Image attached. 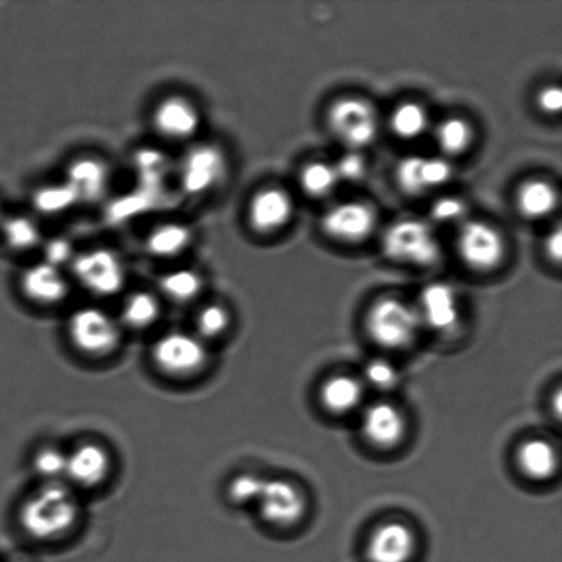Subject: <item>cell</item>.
Segmentation results:
<instances>
[{"instance_id": "6da1fadb", "label": "cell", "mask_w": 562, "mask_h": 562, "mask_svg": "<svg viewBox=\"0 0 562 562\" xmlns=\"http://www.w3.org/2000/svg\"><path fill=\"white\" fill-rule=\"evenodd\" d=\"M81 506L68 484L43 483L20 509V525L36 541H57L68 536L80 519Z\"/></svg>"}, {"instance_id": "7a4b0ae2", "label": "cell", "mask_w": 562, "mask_h": 562, "mask_svg": "<svg viewBox=\"0 0 562 562\" xmlns=\"http://www.w3.org/2000/svg\"><path fill=\"white\" fill-rule=\"evenodd\" d=\"M384 255L401 263L431 267L440 260L442 250L427 223L405 218L391 225L383 238Z\"/></svg>"}, {"instance_id": "3957f363", "label": "cell", "mask_w": 562, "mask_h": 562, "mask_svg": "<svg viewBox=\"0 0 562 562\" xmlns=\"http://www.w3.org/2000/svg\"><path fill=\"white\" fill-rule=\"evenodd\" d=\"M70 271L82 289L99 297L119 295L126 283L123 257L103 247L77 251Z\"/></svg>"}, {"instance_id": "277c9868", "label": "cell", "mask_w": 562, "mask_h": 562, "mask_svg": "<svg viewBox=\"0 0 562 562\" xmlns=\"http://www.w3.org/2000/svg\"><path fill=\"white\" fill-rule=\"evenodd\" d=\"M154 366L169 378L187 379L203 371L209 362L206 341L195 334L173 330L158 338L151 349Z\"/></svg>"}, {"instance_id": "5b68a950", "label": "cell", "mask_w": 562, "mask_h": 562, "mask_svg": "<svg viewBox=\"0 0 562 562\" xmlns=\"http://www.w3.org/2000/svg\"><path fill=\"white\" fill-rule=\"evenodd\" d=\"M68 334L77 350L97 358L112 355L121 341L117 319L97 306L80 307L71 313Z\"/></svg>"}, {"instance_id": "8992f818", "label": "cell", "mask_w": 562, "mask_h": 562, "mask_svg": "<svg viewBox=\"0 0 562 562\" xmlns=\"http://www.w3.org/2000/svg\"><path fill=\"white\" fill-rule=\"evenodd\" d=\"M416 308L394 297H385L372 307L368 316V329L379 345L401 349L416 338L420 328Z\"/></svg>"}, {"instance_id": "52a82bcc", "label": "cell", "mask_w": 562, "mask_h": 562, "mask_svg": "<svg viewBox=\"0 0 562 562\" xmlns=\"http://www.w3.org/2000/svg\"><path fill=\"white\" fill-rule=\"evenodd\" d=\"M328 121L334 135L352 151L361 150L376 139L378 115L363 99L344 98L335 102Z\"/></svg>"}, {"instance_id": "ba28073f", "label": "cell", "mask_w": 562, "mask_h": 562, "mask_svg": "<svg viewBox=\"0 0 562 562\" xmlns=\"http://www.w3.org/2000/svg\"><path fill=\"white\" fill-rule=\"evenodd\" d=\"M227 173V158L217 146L192 147L179 165L180 189L192 198L211 194Z\"/></svg>"}, {"instance_id": "9c48e42d", "label": "cell", "mask_w": 562, "mask_h": 562, "mask_svg": "<svg viewBox=\"0 0 562 562\" xmlns=\"http://www.w3.org/2000/svg\"><path fill=\"white\" fill-rule=\"evenodd\" d=\"M154 131L170 143H187L198 135L202 126V114L196 104L183 95H168L154 106L151 114Z\"/></svg>"}, {"instance_id": "30bf717a", "label": "cell", "mask_w": 562, "mask_h": 562, "mask_svg": "<svg viewBox=\"0 0 562 562\" xmlns=\"http://www.w3.org/2000/svg\"><path fill=\"white\" fill-rule=\"evenodd\" d=\"M457 246L462 260L476 271H492L505 257L503 235L483 222L462 224Z\"/></svg>"}, {"instance_id": "8fae6325", "label": "cell", "mask_w": 562, "mask_h": 562, "mask_svg": "<svg viewBox=\"0 0 562 562\" xmlns=\"http://www.w3.org/2000/svg\"><path fill=\"white\" fill-rule=\"evenodd\" d=\"M20 289L33 305L53 307L69 296L70 284L63 268L38 261L22 271Z\"/></svg>"}, {"instance_id": "7c38bea8", "label": "cell", "mask_w": 562, "mask_h": 562, "mask_svg": "<svg viewBox=\"0 0 562 562\" xmlns=\"http://www.w3.org/2000/svg\"><path fill=\"white\" fill-rule=\"evenodd\" d=\"M257 503L262 520L274 527L294 526L306 509L300 490L285 481H266Z\"/></svg>"}, {"instance_id": "4fadbf2b", "label": "cell", "mask_w": 562, "mask_h": 562, "mask_svg": "<svg viewBox=\"0 0 562 562\" xmlns=\"http://www.w3.org/2000/svg\"><path fill=\"white\" fill-rule=\"evenodd\" d=\"M324 233L346 244H358L373 233L376 213L362 202H345L330 207L323 217Z\"/></svg>"}, {"instance_id": "5bb4252c", "label": "cell", "mask_w": 562, "mask_h": 562, "mask_svg": "<svg viewBox=\"0 0 562 562\" xmlns=\"http://www.w3.org/2000/svg\"><path fill=\"white\" fill-rule=\"evenodd\" d=\"M292 213L291 196L278 187H267L251 196L247 205V223L257 234H274L290 223Z\"/></svg>"}, {"instance_id": "9a60e30c", "label": "cell", "mask_w": 562, "mask_h": 562, "mask_svg": "<svg viewBox=\"0 0 562 562\" xmlns=\"http://www.w3.org/2000/svg\"><path fill=\"white\" fill-rule=\"evenodd\" d=\"M112 471V457L103 446L86 442L76 446L68 453L66 476L70 483L81 488H95L101 486Z\"/></svg>"}, {"instance_id": "2e32d148", "label": "cell", "mask_w": 562, "mask_h": 562, "mask_svg": "<svg viewBox=\"0 0 562 562\" xmlns=\"http://www.w3.org/2000/svg\"><path fill=\"white\" fill-rule=\"evenodd\" d=\"M112 173L101 159L82 157L68 165L65 183L70 187L79 203L101 200L110 186Z\"/></svg>"}, {"instance_id": "e0dca14e", "label": "cell", "mask_w": 562, "mask_h": 562, "mask_svg": "<svg viewBox=\"0 0 562 562\" xmlns=\"http://www.w3.org/2000/svg\"><path fill=\"white\" fill-rule=\"evenodd\" d=\"M418 316L435 330H450L459 323V303L448 284H429L423 290Z\"/></svg>"}, {"instance_id": "ac0fdd59", "label": "cell", "mask_w": 562, "mask_h": 562, "mask_svg": "<svg viewBox=\"0 0 562 562\" xmlns=\"http://www.w3.org/2000/svg\"><path fill=\"white\" fill-rule=\"evenodd\" d=\"M362 432L378 448H393L405 434V418L395 406L380 402L366 412Z\"/></svg>"}, {"instance_id": "d6986e66", "label": "cell", "mask_w": 562, "mask_h": 562, "mask_svg": "<svg viewBox=\"0 0 562 562\" xmlns=\"http://www.w3.org/2000/svg\"><path fill=\"white\" fill-rule=\"evenodd\" d=\"M415 552V537L401 522H389L373 533L368 544L371 562H407Z\"/></svg>"}, {"instance_id": "ffe728a7", "label": "cell", "mask_w": 562, "mask_h": 562, "mask_svg": "<svg viewBox=\"0 0 562 562\" xmlns=\"http://www.w3.org/2000/svg\"><path fill=\"white\" fill-rule=\"evenodd\" d=\"M194 233L189 225L180 222H165L154 225L145 238L148 256L157 260H175L189 251Z\"/></svg>"}, {"instance_id": "44dd1931", "label": "cell", "mask_w": 562, "mask_h": 562, "mask_svg": "<svg viewBox=\"0 0 562 562\" xmlns=\"http://www.w3.org/2000/svg\"><path fill=\"white\" fill-rule=\"evenodd\" d=\"M0 235L4 246L14 252L35 250L44 241L41 225L26 214H14V216L2 218Z\"/></svg>"}, {"instance_id": "7402d4cb", "label": "cell", "mask_w": 562, "mask_h": 562, "mask_svg": "<svg viewBox=\"0 0 562 562\" xmlns=\"http://www.w3.org/2000/svg\"><path fill=\"white\" fill-rule=\"evenodd\" d=\"M161 316V302L150 291H135L126 295L121 306V322L135 330H146Z\"/></svg>"}, {"instance_id": "603a6c76", "label": "cell", "mask_w": 562, "mask_h": 562, "mask_svg": "<svg viewBox=\"0 0 562 562\" xmlns=\"http://www.w3.org/2000/svg\"><path fill=\"white\" fill-rule=\"evenodd\" d=\"M158 289L168 301L186 305L201 295L203 278L195 269L176 268L159 278Z\"/></svg>"}, {"instance_id": "cb8c5ba5", "label": "cell", "mask_w": 562, "mask_h": 562, "mask_svg": "<svg viewBox=\"0 0 562 562\" xmlns=\"http://www.w3.org/2000/svg\"><path fill=\"white\" fill-rule=\"evenodd\" d=\"M519 465L527 476L543 481L554 475L559 457L552 445L542 439L528 440L519 450Z\"/></svg>"}, {"instance_id": "d4e9b609", "label": "cell", "mask_w": 562, "mask_h": 562, "mask_svg": "<svg viewBox=\"0 0 562 562\" xmlns=\"http://www.w3.org/2000/svg\"><path fill=\"white\" fill-rule=\"evenodd\" d=\"M559 195L547 181L532 180L521 187L517 206L522 216L531 220L549 216L558 207Z\"/></svg>"}, {"instance_id": "484cf974", "label": "cell", "mask_w": 562, "mask_h": 562, "mask_svg": "<svg viewBox=\"0 0 562 562\" xmlns=\"http://www.w3.org/2000/svg\"><path fill=\"white\" fill-rule=\"evenodd\" d=\"M33 207L46 217H58L79 205L74 191L65 181L38 187L32 195Z\"/></svg>"}, {"instance_id": "4316f807", "label": "cell", "mask_w": 562, "mask_h": 562, "mask_svg": "<svg viewBox=\"0 0 562 562\" xmlns=\"http://www.w3.org/2000/svg\"><path fill=\"white\" fill-rule=\"evenodd\" d=\"M323 404L334 413L356 409L362 400V385L350 376L330 379L323 389Z\"/></svg>"}, {"instance_id": "83f0119b", "label": "cell", "mask_w": 562, "mask_h": 562, "mask_svg": "<svg viewBox=\"0 0 562 562\" xmlns=\"http://www.w3.org/2000/svg\"><path fill=\"white\" fill-rule=\"evenodd\" d=\"M427 126L428 114L418 103H402L391 115V128L402 139H416L426 132Z\"/></svg>"}, {"instance_id": "f1b7e54d", "label": "cell", "mask_w": 562, "mask_h": 562, "mask_svg": "<svg viewBox=\"0 0 562 562\" xmlns=\"http://www.w3.org/2000/svg\"><path fill=\"white\" fill-rule=\"evenodd\" d=\"M339 184L334 165L327 162H312L303 168L301 173V186L308 196L325 198Z\"/></svg>"}, {"instance_id": "f546056e", "label": "cell", "mask_w": 562, "mask_h": 562, "mask_svg": "<svg viewBox=\"0 0 562 562\" xmlns=\"http://www.w3.org/2000/svg\"><path fill=\"white\" fill-rule=\"evenodd\" d=\"M435 136L440 150L449 156H460L471 145L472 130L464 120L449 119L439 124Z\"/></svg>"}, {"instance_id": "4dcf8cb0", "label": "cell", "mask_w": 562, "mask_h": 562, "mask_svg": "<svg viewBox=\"0 0 562 562\" xmlns=\"http://www.w3.org/2000/svg\"><path fill=\"white\" fill-rule=\"evenodd\" d=\"M196 335L202 340L222 338L231 325V313L222 303H207L196 314Z\"/></svg>"}, {"instance_id": "1f68e13d", "label": "cell", "mask_w": 562, "mask_h": 562, "mask_svg": "<svg viewBox=\"0 0 562 562\" xmlns=\"http://www.w3.org/2000/svg\"><path fill=\"white\" fill-rule=\"evenodd\" d=\"M66 465H68V453L54 446L38 449L33 456V471L43 483L63 482L66 476Z\"/></svg>"}, {"instance_id": "d6a6232c", "label": "cell", "mask_w": 562, "mask_h": 562, "mask_svg": "<svg viewBox=\"0 0 562 562\" xmlns=\"http://www.w3.org/2000/svg\"><path fill=\"white\" fill-rule=\"evenodd\" d=\"M263 483H266V479L256 475V473H240L228 484L227 494L231 503L236 506L257 503L262 492Z\"/></svg>"}, {"instance_id": "836d02e7", "label": "cell", "mask_w": 562, "mask_h": 562, "mask_svg": "<svg viewBox=\"0 0 562 562\" xmlns=\"http://www.w3.org/2000/svg\"><path fill=\"white\" fill-rule=\"evenodd\" d=\"M423 157L412 156L402 159L396 168V181L409 195H422L426 192L422 178Z\"/></svg>"}, {"instance_id": "e575fe53", "label": "cell", "mask_w": 562, "mask_h": 562, "mask_svg": "<svg viewBox=\"0 0 562 562\" xmlns=\"http://www.w3.org/2000/svg\"><path fill=\"white\" fill-rule=\"evenodd\" d=\"M422 178L424 189H439L453 178V167L443 158H423Z\"/></svg>"}, {"instance_id": "d590c367", "label": "cell", "mask_w": 562, "mask_h": 562, "mask_svg": "<svg viewBox=\"0 0 562 562\" xmlns=\"http://www.w3.org/2000/svg\"><path fill=\"white\" fill-rule=\"evenodd\" d=\"M334 169L339 181H346V183H358L367 176L366 159L361 154L352 150L341 156L334 165Z\"/></svg>"}, {"instance_id": "8d00e7d4", "label": "cell", "mask_w": 562, "mask_h": 562, "mask_svg": "<svg viewBox=\"0 0 562 562\" xmlns=\"http://www.w3.org/2000/svg\"><path fill=\"white\" fill-rule=\"evenodd\" d=\"M467 206L464 201L456 196H443L434 203L431 207V217L434 222L442 224L459 223L464 220Z\"/></svg>"}, {"instance_id": "74e56055", "label": "cell", "mask_w": 562, "mask_h": 562, "mask_svg": "<svg viewBox=\"0 0 562 562\" xmlns=\"http://www.w3.org/2000/svg\"><path fill=\"white\" fill-rule=\"evenodd\" d=\"M41 247L44 249V257L42 261L63 269L65 263H68L70 267L71 261H74V258L77 255V251L74 249V245L65 238L44 239Z\"/></svg>"}, {"instance_id": "f35d334b", "label": "cell", "mask_w": 562, "mask_h": 562, "mask_svg": "<svg viewBox=\"0 0 562 562\" xmlns=\"http://www.w3.org/2000/svg\"><path fill=\"white\" fill-rule=\"evenodd\" d=\"M368 382L379 390L393 389L398 382V372L389 361L374 360L367 367Z\"/></svg>"}, {"instance_id": "ab89813d", "label": "cell", "mask_w": 562, "mask_h": 562, "mask_svg": "<svg viewBox=\"0 0 562 562\" xmlns=\"http://www.w3.org/2000/svg\"><path fill=\"white\" fill-rule=\"evenodd\" d=\"M539 108L544 113L558 114L562 108V92L559 87H548L539 93L538 97Z\"/></svg>"}, {"instance_id": "60d3db41", "label": "cell", "mask_w": 562, "mask_h": 562, "mask_svg": "<svg viewBox=\"0 0 562 562\" xmlns=\"http://www.w3.org/2000/svg\"><path fill=\"white\" fill-rule=\"evenodd\" d=\"M547 252L555 263H559L562 255V234L561 228L554 229V233L547 240Z\"/></svg>"}, {"instance_id": "b9f144b4", "label": "cell", "mask_w": 562, "mask_h": 562, "mask_svg": "<svg viewBox=\"0 0 562 562\" xmlns=\"http://www.w3.org/2000/svg\"><path fill=\"white\" fill-rule=\"evenodd\" d=\"M11 562H27L25 560H14V561H11Z\"/></svg>"}, {"instance_id": "7bdbcfd3", "label": "cell", "mask_w": 562, "mask_h": 562, "mask_svg": "<svg viewBox=\"0 0 562 562\" xmlns=\"http://www.w3.org/2000/svg\"><path fill=\"white\" fill-rule=\"evenodd\" d=\"M2 218H3V217H2V214H0V222H2Z\"/></svg>"}]
</instances>
